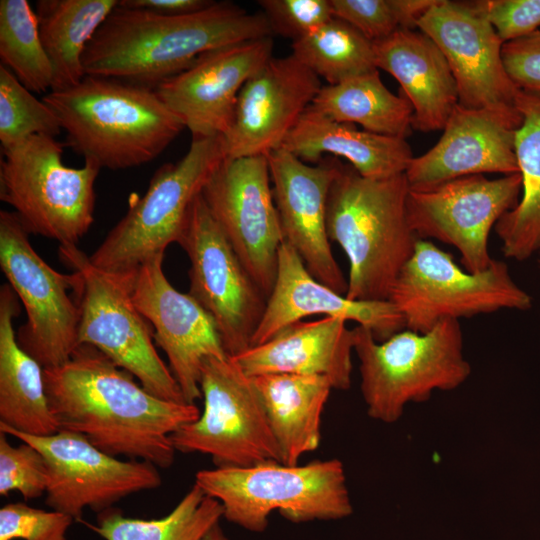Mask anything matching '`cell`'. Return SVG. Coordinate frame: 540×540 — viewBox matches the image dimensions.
Returning a JSON list of instances; mask_svg holds the SVG:
<instances>
[{
	"label": "cell",
	"mask_w": 540,
	"mask_h": 540,
	"mask_svg": "<svg viewBox=\"0 0 540 540\" xmlns=\"http://www.w3.org/2000/svg\"><path fill=\"white\" fill-rule=\"evenodd\" d=\"M45 391L59 429L83 435L104 453L160 468L174 463L170 436L198 419L195 404L160 399L89 344L65 364L44 369Z\"/></svg>",
	"instance_id": "1"
},
{
	"label": "cell",
	"mask_w": 540,
	"mask_h": 540,
	"mask_svg": "<svg viewBox=\"0 0 540 540\" xmlns=\"http://www.w3.org/2000/svg\"><path fill=\"white\" fill-rule=\"evenodd\" d=\"M272 35L262 12L250 13L231 1H214L181 16L117 5L92 37L82 63L86 75L154 88L209 50Z\"/></svg>",
	"instance_id": "2"
},
{
	"label": "cell",
	"mask_w": 540,
	"mask_h": 540,
	"mask_svg": "<svg viewBox=\"0 0 540 540\" xmlns=\"http://www.w3.org/2000/svg\"><path fill=\"white\" fill-rule=\"evenodd\" d=\"M42 100L58 117L66 144L101 169H127L156 159L185 128L154 88L85 75Z\"/></svg>",
	"instance_id": "3"
},
{
	"label": "cell",
	"mask_w": 540,
	"mask_h": 540,
	"mask_svg": "<svg viewBox=\"0 0 540 540\" xmlns=\"http://www.w3.org/2000/svg\"><path fill=\"white\" fill-rule=\"evenodd\" d=\"M405 173L367 178L350 164L340 163L327 200L329 240L349 262L346 297L385 301L419 238L411 230Z\"/></svg>",
	"instance_id": "4"
},
{
	"label": "cell",
	"mask_w": 540,
	"mask_h": 540,
	"mask_svg": "<svg viewBox=\"0 0 540 540\" xmlns=\"http://www.w3.org/2000/svg\"><path fill=\"white\" fill-rule=\"evenodd\" d=\"M352 333L361 393L377 421L395 423L407 404L424 402L437 390H455L471 374L459 320L443 319L425 333L402 330L382 342L360 325Z\"/></svg>",
	"instance_id": "5"
},
{
	"label": "cell",
	"mask_w": 540,
	"mask_h": 540,
	"mask_svg": "<svg viewBox=\"0 0 540 540\" xmlns=\"http://www.w3.org/2000/svg\"><path fill=\"white\" fill-rule=\"evenodd\" d=\"M197 484L218 500L223 517L262 532L279 511L293 522L339 520L352 514L343 463L338 459L286 465L264 461L245 467H216L196 473Z\"/></svg>",
	"instance_id": "6"
},
{
	"label": "cell",
	"mask_w": 540,
	"mask_h": 540,
	"mask_svg": "<svg viewBox=\"0 0 540 540\" xmlns=\"http://www.w3.org/2000/svg\"><path fill=\"white\" fill-rule=\"evenodd\" d=\"M225 158L222 136L192 138L180 160L155 171L145 194L89 255L91 263L132 284L145 262L178 242L194 200Z\"/></svg>",
	"instance_id": "7"
},
{
	"label": "cell",
	"mask_w": 540,
	"mask_h": 540,
	"mask_svg": "<svg viewBox=\"0 0 540 540\" xmlns=\"http://www.w3.org/2000/svg\"><path fill=\"white\" fill-rule=\"evenodd\" d=\"M2 151L0 199L14 208L28 233L77 246L94 221L101 168L88 160L81 168L66 166L63 144L46 135Z\"/></svg>",
	"instance_id": "8"
},
{
	"label": "cell",
	"mask_w": 540,
	"mask_h": 540,
	"mask_svg": "<svg viewBox=\"0 0 540 540\" xmlns=\"http://www.w3.org/2000/svg\"><path fill=\"white\" fill-rule=\"evenodd\" d=\"M59 258L76 275L73 294L80 312L79 345L101 351L152 395L186 403L156 351L153 327L132 300V284L95 267L77 246L60 245Z\"/></svg>",
	"instance_id": "9"
},
{
	"label": "cell",
	"mask_w": 540,
	"mask_h": 540,
	"mask_svg": "<svg viewBox=\"0 0 540 540\" xmlns=\"http://www.w3.org/2000/svg\"><path fill=\"white\" fill-rule=\"evenodd\" d=\"M388 300L403 316L405 328L418 333L446 318L459 320L502 309L525 311L532 306L531 296L512 279L505 262L494 259L486 270L471 273L425 239H418Z\"/></svg>",
	"instance_id": "10"
},
{
	"label": "cell",
	"mask_w": 540,
	"mask_h": 540,
	"mask_svg": "<svg viewBox=\"0 0 540 540\" xmlns=\"http://www.w3.org/2000/svg\"><path fill=\"white\" fill-rule=\"evenodd\" d=\"M200 388L204 410L198 419L171 434L176 451L209 455L216 467L281 462L252 378L231 357L206 358Z\"/></svg>",
	"instance_id": "11"
},
{
	"label": "cell",
	"mask_w": 540,
	"mask_h": 540,
	"mask_svg": "<svg viewBox=\"0 0 540 540\" xmlns=\"http://www.w3.org/2000/svg\"><path fill=\"white\" fill-rule=\"evenodd\" d=\"M15 212H0V266L26 311L21 348L43 369L70 360L79 346L80 312L73 294L76 275L50 267L33 249Z\"/></svg>",
	"instance_id": "12"
},
{
	"label": "cell",
	"mask_w": 540,
	"mask_h": 540,
	"mask_svg": "<svg viewBox=\"0 0 540 540\" xmlns=\"http://www.w3.org/2000/svg\"><path fill=\"white\" fill-rule=\"evenodd\" d=\"M190 260L188 294L212 317L226 354L249 349L267 298L247 272L210 213L194 200L177 242Z\"/></svg>",
	"instance_id": "13"
},
{
	"label": "cell",
	"mask_w": 540,
	"mask_h": 540,
	"mask_svg": "<svg viewBox=\"0 0 540 540\" xmlns=\"http://www.w3.org/2000/svg\"><path fill=\"white\" fill-rule=\"evenodd\" d=\"M520 172L498 179L470 175L425 189H409V226L419 239L433 238L455 247L464 269L486 270L493 258L489 234L498 220L519 202Z\"/></svg>",
	"instance_id": "14"
},
{
	"label": "cell",
	"mask_w": 540,
	"mask_h": 540,
	"mask_svg": "<svg viewBox=\"0 0 540 540\" xmlns=\"http://www.w3.org/2000/svg\"><path fill=\"white\" fill-rule=\"evenodd\" d=\"M202 196L237 257L268 298L284 238L267 156L225 158Z\"/></svg>",
	"instance_id": "15"
},
{
	"label": "cell",
	"mask_w": 540,
	"mask_h": 540,
	"mask_svg": "<svg viewBox=\"0 0 540 540\" xmlns=\"http://www.w3.org/2000/svg\"><path fill=\"white\" fill-rule=\"evenodd\" d=\"M0 431L41 452L48 468L46 505L76 521L85 508L100 513L130 494L156 489L162 483L154 464L119 460L75 432L33 436L2 425Z\"/></svg>",
	"instance_id": "16"
},
{
	"label": "cell",
	"mask_w": 540,
	"mask_h": 540,
	"mask_svg": "<svg viewBox=\"0 0 540 540\" xmlns=\"http://www.w3.org/2000/svg\"><path fill=\"white\" fill-rule=\"evenodd\" d=\"M445 56L455 79L458 104L469 109L519 113V89L502 60L504 42L470 2L436 0L417 22Z\"/></svg>",
	"instance_id": "17"
},
{
	"label": "cell",
	"mask_w": 540,
	"mask_h": 540,
	"mask_svg": "<svg viewBox=\"0 0 540 540\" xmlns=\"http://www.w3.org/2000/svg\"><path fill=\"white\" fill-rule=\"evenodd\" d=\"M164 254L152 257L137 271L132 300L153 327L156 344L188 404L202 397L200 380L208 357H229L212 317L189 295L176 290L163 271Z\"/></svg>",
	"instance_id": "18"
},
{
	"label": "cell",
	"mask_w": 540,
	"mask_h": 540,
	"mask_svg": "<svg viewBox=\"0 0 540 540\" xmlns=\"http://www.w3.org/2000/svg\"><path fill=\"white\" fill-rule=\"evenodd\" d=\"M272 50V36L209 50L154 90L192 138L223 136L242 87L272 58Z\"/></svg>",
	"instance_id": "19"
},
{
	"label": "cell",
	"mask_w": 540,
	"mask_h": 540,
	"mask_svg": "<svg viewBox=\"0 0 540 540\" xmlns=\"http://www.w3.org/2000/svg\"><path fill=\"white\" fill-rule=\"evenodd\" d=\"M267 159L284 242L295 249L315 279L346 295L348 282L333 256L326 226L328 195L340 160L327 156L308 164L284 148Z\"/></svg>",
	"instance_id": "20"
},
{
	"label": "cell",
	"mask_w": 540,
	"mask_h": 540,
	"mask_svg": "<svg viewBox=\"0 0 540 540\" xmlns=\"http://www.w3.org/2000/svg\"><path fill=\"white\" fill-rule=\"evenodd\" d=\"M321 88L320 78L292 54L272 57L239 93L222 136L225 157L267 156L281 148Z\"/></svg>",
	"instance_id": "21"
},
{
	"label": "cell",
	"mask_w": 540,
	"mask_h": 540,
	"mask_svg": "<svg viewBox=\"0 0 540 540\" xmlns=\"http://www.w3.org/2000/svg\"><path fill=\"white\" fill-rule=\"evenodd\" d=\"M523 117L457 105L438 142L413 157L405 176L410 189H425L484 173H518L515 136Z\"/></svg>",
	"instance_id": "22"
},
{
	"label": "cell",
	"mask_w": 540,
	"mask_h": 540,
	"mask_svg": "<svg viewBox=\"0 0 540 540\" xmlns=\"http://www.w3.org/2000/svg\"><path fill=\"white\" fill-rule=\"evenodd\" d=\"M312 315L354 321L369 329L379 342L405 328L403 316L392 302L348 299L315 279L295 249L283 242L275 284L251 347L267 342L289 325Z\"/></svg>",
	"instance_id": "23"
},
{
	"label": "cell",
	"mask_w": 540,
	"mask_h": 540,
	"mask_svg": "<svg viewBox=\"0 0 540 540\" xmlns=\"http://www.w3.org/2000/svg\"><path fill=\"white\" fill-rule=\"evenodd\" d=\"M343 319L323 317L289 325L273 338L231 357L250 377L299 374L327 377L333 389L351 386L353 333Z\"/></svg>",
	"instance_id": "24"
},
{
	"label": "cell",
	"mask_w": 540,
	"mask_h": 540,
	"mask_svg": "<svg viewBox=\"0 0 540 540\" xmlns=\"http://www.w3.org/2000/svg\"><path fill=\"white\" fill-rule=\"evenodd\" d=\"M373 44L377 69L399 82L413 108L412 128L443 129L458 105V92L439 47L423 32L403 28Z\"/></svg>",
	"instance_id": "25"
},
{
	"label": "cell",
	"mask_w": 540,
	"mask_h": 540,
	"mask_svg": "<svg viewBox=\"0 0 540 540\" xmlns=\"http://www.w3.org/2000/svg\"><path fill=\"white\" fill-rule=\"evenodd\" d=\"M281 148L308 164H317L327 156L344 158L367 178L405 173L414 157L406 139L337 122L311 106L302 114Z\"/></svg>",
	"instance_id": "26"
},
{
	"label": "cell",
	"mask_w": 540,
	"mask_h": 540,
	"mask_svg": "<svg viewBox=\"0 0 540 540\" xmlns=\"http://www.w3.org/2000/svg\"><path fill=\"white\" fill-rule=\"evenodd\" d=\"M17 295L9 284L0 289V425L33 436L60 429L49 407L44 369L18 343L13 321Z\"/></svg>",
	"instance_id": "27"
},
{
	"label": "cell",
	"mask_w": 540,
	"mask_h": 540,
	"mask_svg": "<svg viewBox=\"0 0 540 540\" xmlns=\"http://www.w3.org/2000/svg\"><path fill=\"white\" fill-rule=\"evenodd\" d=\"M278 445L281 463L297 465L318 448L321 415L331 389L320 375L262 374L251 377Z\"/></svg>",
	"instance_id": "28"
},
{
	"label": "cell",
	"mask_w": 540,
	"mask_h": 540,
	"mask_svg": "<svg viewBox=\"0 0 540 540\" xmlns=\"http://www.w3.org/2000/svg\"><path fill=\"white\" fill-rule=\"evenodd\" d=\"M516 106L523 117L515 136L522 194L494 228L504 256L524 261L540 252V95L519 90Z\"/></svg>",
	"instance_id": "29"
},
{
	"label": "cell",
	"mask_w": 540,
	"mask_h": 540,
	"mask_svg": "<svg viewBox=\"0 0 540 540\" xmlns=\"http://www.w3.org/2000/svg\"><path fill=\"white\" fill-rule=\"evenodd\" d=\"M119 0H39L35 14L40 37L53 68L51 91H61L85 77L83 55Z\"/></svg>",
	"instance_id": "30"
},
{
	"label": "cell",
	"mask_w": 540,
	"mask_h": 540,
	"mask_svg": "<svg viewBox=\"0 0 540 540\" xmlns=\"http://www.w3.org/2000/svg\"><path fill=\"white\" fill-rule=\"evenodd\" d=\"M311 107L332 120L359 124L380 135L406 139L412 129L410 102L393 94L381 81L378 70L322 86Z\"/></svg>",
	"instance_id": "31"
},
{
	"label": "cell",
	"mask_w": 540,
	"mask_h": 540,
	"mask_svg": "<svg viewBox=\"0 0 540 540\" xmlns=\"http://www.w3.org/2000/svg\"><path fill=\"white\" fill-rule=\"evenodd\" d=\"M222 504L194 484L166 516L129 518L119 509L98 513L90 526L105 540H201L223 518Z\"/></svg>",
	"instance_id": "32"
},
{
	"label": "cell",
	"mask_w": 540,
	"mask_h": 540,
	"mask_svg": "<svg viewBox=\"0 0 540 540\" xmlns=\"http://www.w3.org/2000/svg\"><path fill=\"white\" fill-rule=\"evenodd\" d=\"M292 55L328 85L378 70L373 42L335 17L293 41Z\"/></svg>",
	"instance_id": "33"
},
{
	"label": "cell",
	"mask_w": 540,
	"mask_h": 540,
	"mask_svg": "<svg viewBox=\"0 0 540 540\" xmlns=\"http://www.w3.org/2000/svg\"><path fill=\"white\" fill-rule=\"evenodd\" d=\"M1 63L32 93L52 90L54 74L35 10L26 0L0 1Z\"/></svg>",
	"instance_id": "34"
},
{
	"label": "cell",
	"mask_w": 540,
	"mask_h": 540,
	"mask_svg": "<svg viewBox=\"0 0 540 540\" xmlns=\"http://www.w3.org/2000/svg\"><path fill=\"white\" fill-rule=\"evenodd\" d=\"M62 127L54 111L0 65V142L2 150L34 135L56 137Z\"/></svg>",
	"instance_id": "35"
},
{
	"label": "cell",
	"mask_w": 540,
	"mask_h": 540,
	"mask_svg": "<svg viewBox=\"0 0 540 540\" xmlns=\"http://www.w3.org/2000/svg\"><path fill=\"white\" fill-rule=\"evenodd\" d=\"M6 435L0 431V495L18 491L25 500L42 496L48 486L44 456L26 442L11 445Z\"/></svg>",
	"instance_id": "36"
},
{
	"label": "cell",
	"mask_w": 540,
	"mask_h": 540,
	"mask_svg": "<svg viewBox=\"0 0 540 540\" xmlns=\"http://www.w3.org/2000/svg\"><path fill=\"white\" fill-rule=\"evenodd\" d=\"M73 521L63 512L9 503L0 509V540H66Z\"/></svg>",
	"instance_id": "37"
},
{
	"label": "cell",
	"mask_w": 540,
	"mask_h": 540,
	"mask_svg": "<svg viewBox=\"0 0 540 540\" xmlns=\"http://www.w3.org/2000/svg\"><path fill=\"white\" fill-rule=\"evenodd\" d=\"M332 15L372 42L405 28L399 0H330Z\"/></svg>",
	"instance_id": "38"
},
{
	"label": "cell",
	"mask_w": 540,
	"mask_h": 540,
	"mask_svg": "<svg viewBox=\"0 0 540 540\" xmlns=\"http://www.w3.org/2000/svg\"><path fill=\"white\" fill-rule=\"evenodd\" d=\"M272 34L296 41L329 21L330 0H260Z\"/></svg>",
	"instance_id": "39"
},
{
	"label": "cell",
	"mask_w": 540,
	"mask_h": 540,
	"mask_svg": "<svg viewBox=\"0 0 540 540\" xmlns=\"http://www.w3.org/2000/svg\"><path fill=\"white\" fill-rule=\"evenodd\" d=\"M506 43L540 29V0H481L470 2Z\"/></svg>",
	"instance_id": "40"
},
{
	"label": "cell",
	"mask_w": 540,
	"mask_h": 540,
	"mask_svg": "<svg viewBox=\"0 0 540 540\" xmlns=\"http://www.w3.org/2000/svg\"><path fill=\"white\" fill-rule=\"evenodd\" d=\"M502 60L508 76L519 90L540 95V29L504 43Z\"/></svg>",
	"instance_id": "41"
},
{
	"label": "cell",
	"mask_w": 540,
	"mask_h": 540,
	"mask_svg": "<svg viewBox=\"0 0 540 540\" xmlns=\"http://www.w3.org/2000/svg\"><path fill=\"white\" fill-rule=\"evenodd\" d=\"M213 2L211 0H119L118 5L165 16H181L201 11Z\"/></svg>",
	"instance_id": "42"
},
{
	"label": "cell",
	"mask_w": 540,
	"mask_h": 540,
	"mask_svg": "<svg viewBox=\"0 0 540 540\" xmlns=\"http://www.w3.org/2000/svg\"><path fill=\"white\" fill-rule=\"evenodd\" d=\"M201 540H229L220 527L216 524Z\"/></svg>",
	"instance_id": "43"
}]
</instances>
